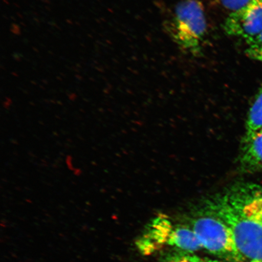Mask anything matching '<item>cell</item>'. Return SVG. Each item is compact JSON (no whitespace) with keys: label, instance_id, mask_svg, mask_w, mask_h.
I'll return each instance as SVG.
<instances>
[{"label":"cell","instance_id":"6da1fadb","mask_svg":"<svg viewBox=\"0 0 262 262\" xmlns=\"http://www.w3.org/2000/svg\"><path fill=\"white\" fill-rule=\"evenodd\" d=\"M205 213L224 221L246 260L262 261V186L235 185L206 201Z\"/></svg>","mask_w":262,"mask_h":262},{"label":"cell","instance_id":"7a4b0ae2","mask_svg":"<svg viewBox=\"0 0 262 262\" xmlns=\"http://www.w3.org/2000/svg\"><path fill=\"white\" fill-rule=\"evenodd\" d=\"M179 47L193 55L201 53L207 31L204 8L199 0H184L177 5L167 25Z\"/></svg>","mask_w":262,"mask_h":262},{"label":"cell","instance_id":"3957f363","mask_svg":"<svg viewBox=\"0 0 262 262\" xmlns=\"http://www.w3.org/2000/svg\"><path fill=\"white\" fill-rule=\"evenodd\" d=\"M136 246L141 253L146 255L165 246L187 252H195L202 248L192 229L173 224L163 214L157 216L150 222L145 232L136 241Z\"/></svg>","mask_w":262,"mask_h":262},{"label":"cell","instance_id":"277c9868","mask_svg":"<svg viewBox=\"0 0 262 262\" xmlns=\"http://www.w3.org/2000/svg\"><path fill=\"white\" fill-rule=\"evenodd\" d=\"M192 229L202 248L225 260L244 262L230 228L220 219L207 214L192 221Z\"/></svg>","mask_w":262,"mask_h":262},{"label":"cell","instance_id":"5b68a950","mask_svg":"<svg viewBox=\"0 0 262 262\" xmlns=\"http://www.w3.org/2000/svg\"><path fill=\"white\" fill-rule=\"evenodd\" d=\"M229 35L248 40L262 32V0H253L245 7L231 12L224 25Z\"/></svg>","mask_w":262,"mask_h":262},{"label":"cell","instance_id":"8992f818","mask_svg":"<svg viewBox=\"0 0 262 262\" xmlns=\"http://www.w3.org/2000/svg\"><path fill=\"white\" fill-rule=\"evenodd\" d=\"M240 161L242 168L247 171L262 169V129L244 137Z\"/></svg>","mask_w":262,"mask_h":262},{"label":"cell","instance_id":"52a82bcc","mask_svg":"<svg viewBox=\"0 0 262 262\" xmlns=\"http://www.w3.org/2000/svg\"><path fill=\"white\" fill-rule=\"evenodd\" d=\"M246 126L245 137L253 135L262 129V86L249 111Z\"/></svg>","mask_w":262,"mask_h":262},{"label":"cell","instance_id":"ba28073f","mask_svg":"<svg viewBox=\"0 0 262 262\" xmlns=\"http://www.w3.org/2000/svg\"><path fill=\"white\" fill-rule=\"evenodd\" d=\"M246 41L248 45L246 54L249 57L262 63V32Z\"/></svg>","mask_w":262,"mask_h":262},{"label":"cell","instance_id":"9c48e42d","mask_svg":"<svg viewBox=\"0 0 262 262\" xmlns=\"http://www.w3.org/2000/svg\"><path fill=\"white\" fill-rule=\"evenodd\" d=\"M253 0H220L221 4L226 9L231 10L232 12L245 7Z\"/></svg>","mask_w":262,"mask_h":262},{"label":"cell","instance_id":"30bf717a","mask_svg":"<svg viewBox=\"0 0 262 262\" xmlns=\"http://www.w3.org/2000/svg\"><path fill=\"white\" fill-rule=\"evenodd\" d=\"M165 262H205L196 255L188 254H178L169 257Z\"/></svg>","mask_w":262,"mask_h":262},{"label":"cell","instance_id":"8fae6325","mask_svg":"<svg viewBox=\"0 0 262 262\" xmlns=\"http://www.w3.org/2000/svg\"><path fill=\"white\" fill-rule=\"evenodd\" d=\"M206 262H222V261H219V260H208L207 261H206Z\"/></svg>","mask_w":262,"mask_h":262},{"label":"cell","instance_id":"7c38bea8","mask_svg":"<svg viewBox=\"0 0 262 262\" xmlns=\"http://www.w3.org/2000/svg\"><path fill=\"white\" fill-rule=\"evenodd\" d=\"M250 262H262V261L258 260H251V261H250Z\"/></svg>","mask_w":262,"mask_h":262}]
</instances>
